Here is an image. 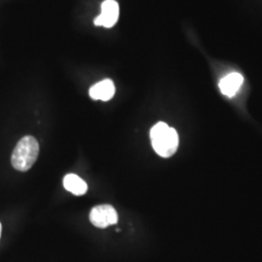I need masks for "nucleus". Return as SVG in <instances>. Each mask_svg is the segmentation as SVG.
Instances as JSON below:
<instances>
[{
  "instance_id": "nucleus-1",
  "label": "nucleus",
  "mask_w": 262,
  "mask_h": 262,
  "mask_svg": "<svg viewBox=\"0 0 262 262\" xmlns=\"http://www.w3.org/2000/svg\"><path fill=\"white\" fill-rule=\"evenodd\" d=\"M151 146L161 158L172 157L178 149L179 135L176 129L165 122H158L150 133Z\"/></svg>"
},
{
  "instance_id": "nucleus-2",
  "label": "nucleus",
  "mask_w": 262,
  "mask_h": 262,
  "mask_svg": "<svg viewBox=\"0 0 262 262\" xmlns=\"http://www.w3.org/2000/svg\"><path fill=\"white\" fill-rule=\"evenodd\" d=\"M39 156V144L33 136H25L18 142L11 157L13 167L26 172L32 167Z\"/></svg>"
},
{
  "instance_id": "nucleus-3",
  "label": "nucleus",
  "mask_w": 262,
  "mask_h": 262,
  "mask_svg": "<svg viewBox=\"0 0 262 262\" xmlns=\"http://www.w3.org/2000/svg\"><path fill=\"white\" fill-rule=\"evenodd\" d=\"M90 221L95 227L107 228L110 225L118 224L119 215L116 209L109 204L97 205L92 209Z\"/></svg>"
},
{
  "instance_id": "nucleus-4",
  "label": "nucleus",
  "mask_w": 262,
  "mask_h": 262,
  "mask_svg": "<svg viewBox=\"0 0 262 262\" xmlns=\"http://www.w3.org/2000/svg\"><path fill=\"white\" fill-rule=\"evenodd\" d=\"M120 15V6L116 0H105L101 4V14L94 19V25L96 27L113 28Z\"/></svg>"
},
{
  "instance_id": "nucleus-8",
  "label": "nucleus",
  "mask_w": 262,
  "mask_h": 262,
  "mask_svg": "<svg viewBox=\"0 0 262 262\" xmlns=\"http://www.w3.org/2000/svg\"><path fill=\"white\" fill-rule=\"evenodd\" d=\"M1 230H2V226H1V224H0V236H1Z\"/></svg>"
},
{
  "instance_id": "nucleus-6",
  "label": "nucleus",
  "mask_w": 262,
  "mask_h": 262,
  "mask_svg": "<svg viewBox=\"0 0 262 262\" xmlns=\"http://www.w3.org/2000/svg\"><path fill=\"white\" fill-rule=\"evenodd\" d=\"M243 82V76L240 73L233 72L223 78L219 84V86L223 94L228 97H232L240 90Z\"/></svg>"
},
{
  "instance_id": "nucleus-7",
  "label": "nucleus",
  "mask_w": 262,
  "mask_h": 262,
  "mask_svg": "<svg viewBox=\"0 0 262 262\" xmlns=\"http://www.w3.org/2000/svg\"><path fill=\"white\" fill-rule=\"evenodd\" d=\"M63 186L67 191L75 195H84L88 191V185L84 180L76 174H68L63 179Z\"/></svg>"
},
{
  "instance_id": "nucleus-5",
  "label": "nucleus",
  "mask_w": 262,
  "mask_h": 262,
  "mask_svg": "<svg viewBox=\"0 0 262 262\" xmlns=\"http://www.w3.org/2000/svg\"><path fill=\"white\" fill-rule=\"evenodd\" d=\"M115 92H116V88L112 80L105 79L103 81L94 84L90 89L89 94L94 100L109 101L114 97Z\"/></svg>"
}]
</instances>
